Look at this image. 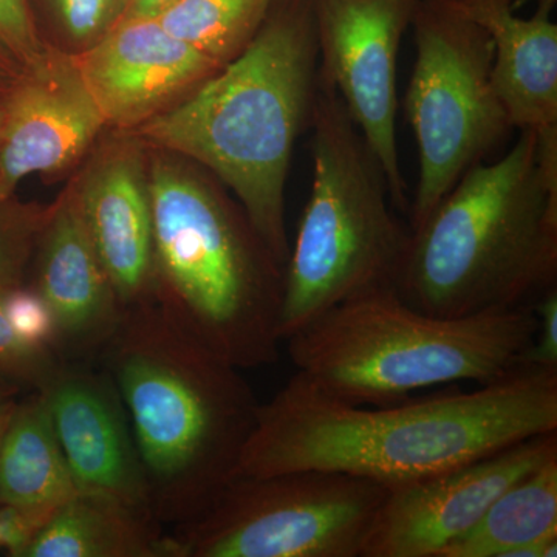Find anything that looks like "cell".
Instances as JSON below:
<instances>
[{
	"label": "cell",
	"mask_w": 557,
	"mask_h": 557,
	"mask_svg": "<svg viewBox=\"0 0 557 557\" xmlns=\"http://www.w3.org/2000/svg\"><path fill=\"white\" fill-rule=\"evenodd\" d=\"M556 431V370L520 369L479 391L383 406L332 397L296 373L260 403L236 478L321 469L392 487Z\"/></svg>",
	"instance_id": "6da1fadb"
},
{
	"label": "cell",
	"mask_w": 557,
	"mask_h": 557,
	"mask_svg": "<svg viewBox=\"0 0 557 557\" xmlns=\"http://www.w3.org/2000/svg\"><path fill=\"white\" fill-rule=\"evenodd\" d=\"M318 70L311 0H276L236 58L131 132L218 178L284 267L292 247L285 186L296 141L313 116Z\"/></svg>",
	"instance_id": "7a4b0ae2"
},
{
	"label": "cell",
	"mask_w": 557,
	"mask_h": 557,
	"mask_svg": "<svg viewBox=\"0 0 557 557\" xmlns=\"http://www.w3.org/2000/svg\"><path fill=\"white\" fill-rule=\"evenodd\" d=\"M98 364L129 417L161 525L200 518L236 478L260 403L239 368L152 299L124 310Z\"/></svg>",
	"instance_id": "3957f363"
},
{
	"label": "cell",
	"mask_w": 557,
	"mask_h": 557,
	"mask_svg": "<svg viewBox=\"0 0 557 557\" xmlns=\"http://www.w3.org/2000/svg\"><path fill=\"white\" fill-rule=\"evenodd\" d=\"M557 126L520 131L494 163L465 172L410 230L399 296L437 317L530 304L556 285Z\"/></svg>",
	"instance_id": "277c9868"
},
{
	"label": "cell",
	"mask_w": 557,
	"mask_h": 557,
	"mask_svg": "<svg viewBox=\"0 0 557 557\" xmlns=\"http://www.w3.org/2000/svg\"><path fill=\"white\" fill-rule=\"evenodd\" d=\"M148 157L152 299L240 370L278 358L285 267L218 178L164 150Z\"/></svg>",
	"instance_id": "5b68a950"
},
{
	"label": "cell",
	"mask_w": 557,
	"mask_h": 557,
	"mask_svg": "<svg viewBox=\"0 0 557 557\" xmlns=\"http://www.w3.org/2000/svg\"><path fill=\"white\" fill-rule=\"evenodd\" d=\"M536 330L533 306L437 317L397 287L370 289L319 314L284 341L296 373L332 397L383 406L456 383H497L518 372Z\"/></svg>",
	"instance_id": "8992f818"
},
{
	"label": "cell",
	"mask_w": 557,
	"mask_h": 557,
	"mask_svg": "<svg viewBox=\"0 0 557 557\" xmlns=\"http://www.w3.org/2000/svg\"><path fill=\"white\" fill-rule=\"evenodd\" d=\"M310 127L313 180L285 265L284 341L343 300L397 287L410 240L386 172L319 73Z\"/></svg>",
	"instance_id": "52a82bcc"
},
{
	"label": "cell",
	"mask_w": 557,
	"mask_h": 557,
	"mask_svg": "<svg viewBox=\"0 0 557 557\" xmlns=\"http://www.w3.org/2000/svg\"><path fill=\"white\" fill-rule=\"evenodd\" d=\"M410 28L416 62L405 112L420 157L408 212L409 228L416 230L512 126L494 87L493 40L479 24L453 0H421Z\"/></svg>",
	"instance_id": "ba28073f"
},
{
	"label": "cell",
	"mask_w": 557,
	"mask_h": 557,
	"mask_svg": "<svg viewBox=\"0 0 557 557\" xmlns=\"http://www.w3.org/2000/svg\"><path fill=\"white\" fill-rule=\"evenodd\" d=\"M386 496L373 480L321 469L237 475L175 528L172 557H361Z\"/></svg>",
	"instance_id": "9c48e42d"
},
{
	"label": "cell",
	"mask_w": 557,
	"mask_h": 557,
	"mask_svg": "<svg viewBox=\"0 0 557 557\" xmlns=\"http://www.w3.org/2000/svg\"><path fill=\"white\" fill-rule=\"evenodd\" d=\"M421 0H311L319 76L329 81L386 172L391 199L409 212L397 145V65Z\"/></svg>",
	"instance_id": "30bf717a"
},
{
	"label": "cell",
	"mask_w": 557,
	"mask_h": 557,
	"mask_svg": "<svg viewBox=\"0 0 557 557\" xmlns=\"http://www.w3.org/2000/svg\"><path fill=\"white\" fill-rule=\"evenodd\" d=\"M557 457V431L387 487L361 557H443L519 479Z\"/></svg>",
	"instance_id": "8fae6325"
},
{
	"label": "cell",
	"mask_w": 557,
	"mask_h": 557,
	"mask_svg": "<svg viewBox=\"0 0 557 557\" xmlns=\"http://www.w3.org/2000/svg\"><path fill=\"white\" fill-rule=\"evenodd\" d=\"M73 54L49 46L5 94L0 129V199L30 175L69 171L106 129Z\"/></svg>",
	"instance_id": "7c38bea8"
},
{
	"label": "cell",
	"mask_w": 557,
	"mask_h": 557,
	"mask_svg": "<svg viewBox=\"0 0 557 557\" xmlns=\"http://www.w3.org/2000/svg\"><path fill=\"white\" fill-rule=\"evenodd\" d=\"M72 54L106 126L119 132L137 129L223 67L168 32L159 17H124Z\"/></svg>",
	"instance_id": "4fadbf2b"
},
{
	"label": "cell",
	"mask_w": 557,
	"mask_h": 557,
	"mask_svg": "<svg viewBox=\"0 0 557 557\" xmlns=\"http://www.w3.org/2000/svg\"><path fill=\"white\" fill-rule=\"evenodd\" d=\"M145 149L134 134L120 132L72 182L84 228L124 310L152 298L153 225Z\"/></svg>",
	"instance_id": "5bb4252c"
},
{
	"label": "cell",
	"mask_w": 557,
	"mask_h": 557,
	"mask_svg": "<svg viewBox=\"0 0 557 557\" xmlns=\"http://www.w3.org/2000/svg\"><path fill=\"white\" fill-rule=\"evenodd\" d=\"M38 392L76 487L112 494L150 512L129 417L109 373L95 362L64 361Z\"/></svg>",
	"instance_id": "9a60e30c"
},
{
	"label": "cell",
	"mask_w": 557,
	"mask_h": 557,
	"mask_svg": "<svg viewBox=\"0 0 557 557\" xmlns=\"http://www.w3.org/2000/svg\"><path fill=\"white\" fill-rule=\"evenodd\" d=\"M30 267V287L51 311L60 357L97 362L124 309L84 228L72 183L51 205Z\"/></svg>",
	"instance_id": "2e32d148"
},
{
	"label": "cell",
	"mask_w": 557,
	"mask_h": 557,
	"mask_svg": "<svg viewBox=\"0 0 557 557\" xmlns=\"http://www.w3.org/2000/svg\"><path fill=\"white\" fill-rule=\"evenodd\" d=\"M493 40L494 87L512 129L557 126V24L553 3L520 17L515 0H453Z\"/></svg>",
	"instance_id": "e0dca14e"
},
{
	"label": "cell",
	"mask_w": 557,
	"mask_h": 557,
	"mask_svg": "<svg viewBox=\"0 0 557 557\" xmlns=\"http://www.w3.org/2000/svg\"><path fill=\"white\" fill-rule=\"evenodd\" d=\"M24 557H172L171 536L148 509L78 490L53 512Z\"/></svg>",
	"instance_id": "ac0fdd59"
},
{
	"label": "cell",
	"mask_w": 557,
	"mask_h": 557,
	"mask_svg": "<svg viewBox=\"0 0 557 557\" xmlns=\"http://www.w3.org/2000/svg\"><path fill=\"white\" fill-rule=\"evenodd\" d=\"M76 491L40 392L14 401L0 437V505L50 519Z\"/></svg>",
	"instance_id": "d6986e66"
},
{
	"label": "cell",
	"mask_w": 557,
	"mask_h": 557,
	"mask_svg": "<svg viewBox=\"0 0 557 557\" xmlns=\"http://www.w3.org/2000/svg\"><path fill=\"white\" fill-rule=\"evenodd\" d=\"M553 534H557V457L507 487L443 557H511L522 545Z\"/></svg>",
	"instance_id": "ffe728a7"
},
{
	"label": "cell",
	"mask_w": 557,
	"mask_h": 557,
	"mask_svg": "<svg viewBox=\"0 0 557 557\" xmlns=\"http://www.w3.org/2000/svg\"><path fill=\"white\" fill-rule=\"evenodd\" d=\"M276 0H180L159 16L172 35L219 64L236 58L258 35Z\"/></svg>",
	"instance_id": "44dd1931"
},
{
	"label": "cell",
	"mask_w": 557,
	"mask_h": 557,
	"mask_svg": "<svg viewBox=\"0 0 557 557\" xmlns=\"http://www.w3.org/2000/svg\"><path fill=\"white\" fill-rule=\"evenodd\" d=\"M51 205L0 199V288L24 284Z\"/></svg>",
	"instance_id": "7402d4cb"
},
{
	"label": "cell",
	"mask_w": 557,
	"mask_h": 557,
	"mask_svg": "<svg viewBox=\"0 0 557 557\" xmlns=\"http://www.w3.org/2000/svg\"><path fill=\"white\" fill-rule=\"evenodd\" d=\"M129 0H46L54 24L75 53L89 49L126 16Z\"/></svg>",
	"instance_id": "603a6c76"
},
{
	"label": "cell",
	"mask_w": 557,
	"mask_h": 557,
	"mask_svg": "<svg viewBox=\"0 0 557 557\" xmlns=\"http://www.w3.org/2000/svg\"><path fill=\"white\" fill-rule=\"evenodd\" d=\"M64 359L49 348L32 346L11 327L3 309L0 288V380L17 388L40 391L54 375Z\"/></svg>",
	"instance_id": "cb8c5ba5"
},
{
	"label": "cell",
	"mask_w": 557,
	"mask_h": 557,
	"mask_svg": "<svg viewBox=\"0 0 557 557\" xmlns=\"http://www.w3.org/2000/svg\"><path fill=\"white\" fill-rule=\"evenodd\" d=\"M50 44L40 36L30 0H0V54L17 69L35 67Z\"/></svg>",
	"instance_id": "d4e9b609"
},
{
	"label": "cell",
	"mask_w": 557,
	"mask_h": 557,
	"mask_svg": "<svg viewBox=\"0 0 557 557\" xmlns=\"http://www.w3.org/2000/svg\"><path fill=\"white\" fill-rule=\"evenodd\" d=\"M3 309L20 338L32 346L49 348L58 354L53 317L30 285L3 288Z\"/></svg>",
	"instance_id": "484cf974"
},
{
	"label": "cell",
	"mask_w": 557,
	"mask_h": 557,
	"mask_svg": "<svg viewBox=\"0 0 557 557\" xmlns=\"http://www.w3.org/2000/svg\"><path fill=\"white\" fill-rule=\"evenodd\" d=\"M536 330L530 347L520 357V369L556 370L557 372V288L556 285L537 296Z\"/></svg>",
	"instance_id": "4316f807"
},
{
	"label": "cell",
	"mask_w": 557,
	"mask_h": 557,
	"mask_svg": "<svg viewBox=\"0 0 557 557\" xmlns=\"http://www.w3.org/2000/svg\"><path fill=\"white\" fill-rule=\"evenodd\" d=\"M49 518L11 505H0V547L10 556L24 557L33 539L38 536Z\"/></svg>",
	"instance_id": "83f0119b"
},
{
	"label": "cell",
	"mask_w": 557,
	"mask_h": 557,
	"mask_svg": "<svg viewBox=\"0 0 557 557\" xmlns=\"http://www.w3.org/2000/svg\"><path fill=\"white\" fill-rule=\"evenodd\" d=\"M180 0H129L124 17H159Z\"/></svg>",
	"instance_id": "f1b7e54d"
},
{
	"label": "cell",
	"mask_w": 557,
	"mask_h": 557,
	"mask_svg": "<svg viewBox=\"0 0 557 557\" xmlns=\"http://www.w3.org/2000/svg\"><path fill=\"white\" fill-rule=\"evenodd\" d=\"M21 75L22 70L0 54V97L9 94V90L16 84Z\"/></svg>",
	"instance_id": "f546056e"
},
{
	"label": "cell",
	"mask_w": 557,
	"mask_h": 557,
	"mask_svg": "<svg viewBox=\"0 0 557 557\" xmlns=\"http://www.w3.org/2000/svg\"><path fill=\"white\" fill-rule=\"evenodd\" d=\"M21 388L13 386V384L7 383V381L0 380V406L9 405L16 399L17 392Z\"/></svg>",
	"instance_id": "4dcf8cb0"
},
{
	"label": "cell",
	"mask_w": 557,
	"mask_h": 557,
	"mask_svg": "<svg viewBox=\"0 0 557 557\" xmlns=\"http://www.w3.org/2000/svg\"><path fill=\"white\" fill-rule=\"evenodd\" d=\"M16 401V399H14ZM13 403H9V405L0 406V437H2L3 429H5L7 420H9L10 410L13 408Z\"/></svg>",
	"instance_id": "1f68e13d"
},
{
	"label": "cell",
	"mask_w": 557,
	"mask_h": 557,
	"mask_svg": "<svg viewBox=\"0 0 557 557\" xmlns=\"http://www.w3.org/2000/svg\"><path fill=\"white\" fill-rule=\"evenodd\" d=\"M553 3V5H556L557 0H515V3H512V9L515 11H520L522 9H525L527 5H530V3Z\"/></svg>",
	"instance_id": "d6a6232c"
},
{
	"label": "cell",
	"mask_w": 557,
	"mask_h": 557,
	"mask_svg": "<svg viewBox=\"0 0 557 557\" xmlns=\"http://www.w3.org/2000/svg\"><path fill=\"white\" fill-rule=\"evenodd\" d=\"M3 110H5V95L0 97V129H2Z\"/></svg>",
	"instance_id": "836d02e7"
}]
</instances>
